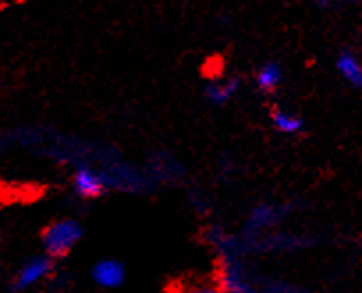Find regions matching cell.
Wrapping results in <instances>:
<instances>
[{
  "label": "cell",
  "instance_id": "6da1fadb",
  "mask_svg": "<svg viewBox=\"0 0 362 293\" xmlns=\"http://www.w3.org/2000/svg\"><path fill=\"white\" fill-rule=\"evenodd\" d=\"M82 236V226L73 219H64L48 226L43 233V246L52 256H64Z\"/></svg>",
  "mask_w": 362,
  "mask_h": 293
},
{
  "label": "cell",
  "instance_id": "7a4b0ae2",
  "mask_svg": "<svg viewBox=\"0 0 362 293\" xmlns=\"http://www.w3.org/2000/svg\"><path fill=\"white\" fill-rule=\"evenodd\" d=\"M52 270V261L45 256H36L33 260L27 261L22 268H20L18 275L15 279L16 289H27L30 286L37 285L43 281Z\"/></svg>",
  "mask_w": 362,
  "mask_h": 293
},
{
  "label": "cell",
  "instance_id": "3957f363",
  "mask_svg": "<svg viewBox=\"0 0 362 293\" xmlns=\"http://www.w3.org/2000/svg\"><path fill=\"white\" fill-rule=\"evenodd\" d=\"M73 187L82 197H98L105 190L107 180L102 173H96L89 167H80L73 176Z\"/></svg>",
  "mask_w": 362,
  "mask_h": 293
},
{
  "label": "cell",
  "instance_id": "277c9868",
  "mask_svg": "<svg viewBox=\"0 0 362 293\" xmlns=\"http://www.w3.org/2000/svg\"><path fill=\"white\" fill-rule=\"evenodd\" d=\"M93 279L96 285L103 286V288H116V286L123 285L124 267L119 261L114 260L100 261L93 270Z\"/></svg>",
  "mask_w": 362,
  "mask_h": 293
},
{
  "label": "cell",
  "instance_id": "5b68a950",
  "mask_svg": "<svg viewBox=\"0 0 362 293\" xmlns=\"http://www.w3.org/2000/svg\"><path fill=\"white\" fill-rule=\"evenodd\" d=\"M240 82L236 79H224L217 80V82L208 84L206 87V98L208 102H211L214 105H224L229 100L235 98V94L238 93Z\"/></svg>",
  "mask_w": 362,
  "mask_h": 293
},
{
  "label": "cell",
  "instance_id": "8992f818",
  "mask_svg": "<svg viewBox=\"0 0 362 293\" xmlns=\"http://www.w3.org/2000/svg\"><path fill=\"white\" fill-rule=\"evenodd\" d=\"M336 68L350 86L362 87V64L355 55L341 54L336 61Z\"/></svg>",
  "mask_w": 362,
  "mask_h": 293
},
{
  "label": "cell",
  "instance_id": "52a82bcc",
  "mask_svg": "<svg viewBox=\"0 0 362 293\" xmlns=\"http://www.w3.org/2000/svg\"><path fill=\"white\" fill-rule=\"evenodd\" d=\"M281 82H283V68L277 62H267L264 66H261L256 75L257 87L261 91H267V93L277 89Z\"/></svg>",
  "mask_w": 362,
  "mask_h": 293
},
{
  "label": "cell",
  "instance_id": "ba28073f",
  "mask_svg": "<svg viewBox=\"0 0 362 293\" xmlns=\"http://www.w3.org/2000/svg\"><path fill=\"white\" fill-rule=\"evenodd\" d=\"M272 125H274V128H276L279 134L284 135H297L300 134L302 128H304V123H302L300 117L281 109L274 110V114H272Z\"/></svg>",
  "mask_w": 362,
  "mask_h": 293
},
{
  "label": "cell",
  "instance_id": "9c48e42d",
  "mask_svg": "<svg viewBox=\"0 0 362 293\" xmlns=\"http://www.w3.org/2000/svg\"><path fill=\"white\" fill-rule=\"evenodd\" d=\"M222 285L229 293H250L249 282L245 281V274L236 265H229L228 270L222 275Z\"/></svg>",
  "mask_w": 362,
  "mask_h": 293
},
{
  "label": "cell",
  "instance_id": "30bf717a",
  "mask_svg": "<svg viewBox=\"0 0 362 293\" xmlns=\"http://www.w3.org/2000/svg\"><path fill=\"white\" fill-rule=\"evenodd\" d=\"M279 219V212L276 210L274 207H259L250 214L249 219V224L252 229H263L267 226L274 224V222Z\"/></svg>",
  "mask_w": 362,
  "mask_h": 293
},
{
  "label": "cell",
  "instance_id": "8fae6325",
  "mask_svg": "<svg viewBox=\"0 0 362 293\" xmlns=\"http://www.w3.org/2000/svg\"><path fill=\"white\" fill-rule=\"evenodd\" d=\"M181 293H217V289L208 285H194L185 289H181Z\"/></svg>",
  "mask_w": 362,
  "mask_h": 293
},
{
  "label": "cell",
  "instance_id": "7c38bea8",
  "mask_svg": "<svg viewBox=\"0 0 362 293\" xmlns=\"http://www.w3.org/2000/svg\"><path fill=\"white\" fill-rule=\"evenodd\" d=\"M286 293H295V292H286Z\"/></svg>",
  "mask_w": 362,
  "mask_h": 293
}]
</instances>
